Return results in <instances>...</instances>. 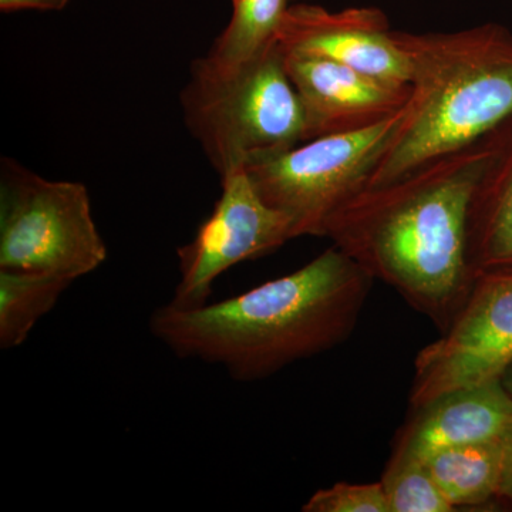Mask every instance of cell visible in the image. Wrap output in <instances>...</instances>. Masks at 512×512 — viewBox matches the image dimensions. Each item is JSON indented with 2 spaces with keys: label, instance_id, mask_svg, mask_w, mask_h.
<instances>
[{
  "label": "cell",
  "instance_id": "cell-14",
  "mask_svg": "<svg viewBox=\"0 0 512 512\" xmlns=\"http://www.w3.org/2000/svg\"><path fill=\"white\" fill-rule=\"evenodd\" d=\"M72 284L46 272L0 269V349L22 346Z\"/></svg>",
  "mask_w": 512,
  "mask_h": 512
},
{
  "label": "cell",
  "instance_id": "cell-17",
  "mask_svg": "<svg viewBox=\"0 0 512 512\" xmlns=\"http://www.w3.org/2000/svg\"><path fill=\"white\" fill-rule=\"evenodd\" d=\"M303 512H390L382 481L373 484L336 483L302 505Z\"/></svg>",
  "mask_w": 512,
  "mask_h": 512
},
{
  "label": "cell",
  "instance_id": "cell-18",
  "mask_svg": "<svg viewBox=\"0 0 512 512\" xmlns=\"http://www.w3.org/2000/svg\"><path fill=\"white\" fill-rule=\"evenodd\" d=\"M503 450V474H501L500 500L512 503V419L500 436Z\"/></svg>",
  "mask_w": 512,
  "mask_h": 512
},
{
  "label": "cell",
  "instance_id": "cell-19",
  "mask_svg": "<svg viewBox=\"0 0 512 512\" xmlns=\"http://www.w3.org/2000/svg\"><path fill=\"white\" fill-rule=\"evenodd\" d=\"M70 0H0V10L5 13L19 10H62Z\"/></svg>",
  "mask_w": 512,
  "mask_h": 512
},
{
  "label": "cell",
  "instance_id": "cell-10",
  "mask_svg": "<svg viewBox=\"0 0 512 512\" xmlns=\"http://www.w3.org/2000/svg\"><path fill=\"white\" fill-rule=\"evenodd\" d=\"M282 52L301 103L303 141L376 126L409 99L410 86H392L325 57Z\"/></svg>",
  "mask_w": 512,
  "mask_h": 512
},
{
  "label": "cell",
  "instance_id": "cell-4",
  "mask_svg": "<svg viewBox=\"0 0 512 512\" xmlns=\"http://www.w3.org/2000/svg\"><path fill=\"white\" fill-rule=\"evenodd\" d=\"M180 100L185 126L220 178L303 143L301 103L276 42L231 70L194 60Z\"/></svg>",
  "mask_w": 512,
  "mask_h": 512
},
{
  "label": "cell",
  "instance_id": "cell-1",
  "mask_svg": "<svg viewBox=\"0 0 512 512\" xmlns=\"http://www.w3.org/2000/svg\"><path fill=\"white\" fill-rule=\"evenodd\" d=\"M493 134L366 188L329 221L325 238L429 318L440 333L466 303L474 276L468 262V215Z\"/></svg>",
  "mask_w": 512,
  "mask_h": 512
},
{
  "label": "cell",
  "instance_id": "cell-11",
  "mask_svg": "<svg viewBox=\"0 0 512 512\" xmlns=\"http://www.w3.org/2000/svg\"><path fill=\"white\" fill-rule=\"evenodd\" d=\"M412 412L392 456L426 461L446 448L498 439L512 419V400L498 377L450 390Z\"/></svg>",
  "mask_w": 512,
  "mask_h": 512
},
{
  "label": "cell",
  "instance_id": "cell-13",
  "mask_svg": "<svg viewBox=\"0 0 512 512\" xmlns=\"http://www.w3.org/2000/svg\"><path fill=\"white\" fill-rule=\"evenodd\" d=\"M434 483L458 508L481 507L500 500L503 450L500 437L483 443L446 448L427 458Z\"/></svg>",
  "mask_w": 512,
  "mask_h": 512
},
{
  "label": "cell",
  "instance_id": "cell-8",
  "mask_svg": "<svg viewBox=\"0 0 512 512\" xmlns=\"http://www.w3.org/2000/svg\"><path fill=\"white\" fill-rule=\"evenodd\" d=\"M221 188L210 217L177 249L180 282L168 302L175 308L204 306L218 276L296 238L291 218L262 200L245 168L221 177Z\"/></svg>",
  "mask_w": 512,
  "mask_h": 512
},
{
  "label": "cell",
  "instance_id": "cell-9",
  "mask_svg": "<svg viewBox=\"0 0 512 512\" xmlns=\"http://www.w3.org/2000/svg\"><path fill=\"white\" fill-rule=\"evenodd\" d=\"M276 43L285 52L325 57L392 86H410L409 62L379 9L289 6Z\"/></svg>",
  "mask_w": 512,
  "mask_h": 512
},
{
  "label": "cell",
  "instance_id": "cell-2",
  "mask_svg": "<svg viewBox=\"0 0 512 512\" xmlns=\"http://www.w3.org/2000/svg\"><path fill=\"white\" fill-rule=\"evenodd\" d=\"M373 282L332 245L298 271L234 298L194 309L167 303L151 315L150 330L180 359L220 365L232 379L254 382L345 343Z\"/></svg>",
  "mask_w": 512,
  "mask_h": 512
},
{
  "label": "cell",
  "instance_id": "cell-3",
  "mask_svg": "<svg viewBox=\"0 0 512 512\" xmlns=\"http://www.w3.org/2000/svg\"><path fill=\"white\" fill-rule=\"evenodd\" d=\"M394 39L409 62L410 94L367 188L473 146L512 117V33L504 26Z\"/></svg>",
  "mask_w": 512,
  "mask_h": 512
},
{
  "label": "cell",
  "instance_id": "cell-16",
  "mask_svg": "<svg viewBox=\"0 0 512 512\" xmlns=\"http://www.w3.org/2000/svg\"><path fill=\"white\" fill-rule=\"evenodd\" d=\"M390 512H451L424 461L390 457L382 476Z\"/></svg>",
  "mask_w": 512,
  "mask_h": 512
},
{
  "label": "cell",
  "instance_id": "cell-5",
  "mask_svg": "<svg viewBox=\"0 0 512 512\" xmlns=\"http://www.w3.org/2000/svg\"><path fill=\"white\" fill-rule=\"evenodd\" d=\"M86 185L47 180L13 158L0 161V269L76 281L106 262Z\"/></svg>",
  "mask_w": 512,
  "mask_h": 512
},
{
  "label": "cell",
  "instance_id": "cell-7",
  "mask_svg": "<svg viewBox=\"0 0 512 512\" xmlns=\"http://www.w3.org/2000/svg\"><path fill=\"white\" fill-rule=\"evenodd\" d=\"M512 363V268L481 272L461 311L414 360L410 407L498 379Z\"/></svg>",
  "mask_w": 512,
  "mask_h": 512
},
{
  "label": "cell",
  "instance_id": "cell-12",
  "mask_svg": "<svg viewBox=\"0 0 512 512\" xmlns=\"http://www.w3.org/2000/svg\"><path fill=\"white\" fill-rule=\"evenodd\" d=\"M467 251L474 276L512 268V117L493 133L471 200Z\"/></svg>",
  "mask_w": 512,
  "mask_h": 512
},
{
  "label": "cell",
  "instance_id": "cell-6",
  "mask_svg": "<svg viewBox=\"0 0 512 512\" xmlns=\"http://www.w3.org/2000/svg\"><path fill=\"white\" fill-rule=\"evenodd\" d=\"M402 111L365 130L303 141L245 170L262 200L291 218L296 238H325L333 215L369 187Z\"/></svg>",
  "mask_w": 512,
  "mask_h": 512
},
{
  "label": "cell",
  "instance_id": "cell-15",
  "mask_svg": "<svg viewBox=\"0 0 512 512\" xmlns=\"http://www.w3.org/2000/svg\"><path fill=\"white\" fill-rule=\"evenodd\" d=\"M291 0H232L227 28L215 39L205 60L221 70L249 62L276 42Z\"/></svg>",
  "mask_w": 512,
  "mask_h": 512
},
{
  "label": "cell",
  "instance_id": "cell-20",
  "mask_svg": "<svg viewBox=\"0 0 512 512\" xmlns=\"http://www.w3.org/2000/svg\"><path fill=\"white\" fill-rule=\"evenodd\" d=\"M500 379L504 389L507 390L508 396H510L512 400V363L505 367L504 372L501 373Z\"/></svg>",
  "mask_w": 512,
  "mask_h": 512
}]
</instances>
